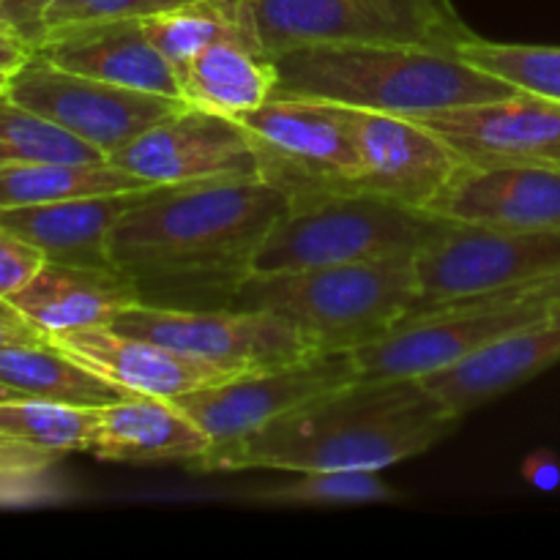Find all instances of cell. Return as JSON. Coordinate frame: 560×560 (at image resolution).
<instances>
[{"instance_id": "1", "label": "cell", "mask_w": 560, "mask_h": 560, "mask_svg": "<svg viewBox=\"0 0 560 560\" xmlns=\"http://www.w3.org/2000/svg\"><path fill=\"white\" fill-rule=\"evenodd\" d=\"M288 208V191L262 178L153 186L113 228L109 257L142 304L219 310Z\"/></svg>"}, {"instance_id": "2", "label": "cell", "mask_w": 560, "mask_h": 560, "mask_svg": "<svg viewBox=\"0 0 560 560\" xmlns=\"http://www.w3.org/2000/svg\"><path fill=\"white\" fill-rule=\"evenodd\" d=\"M459 424L421 381H353L191 459L195 474L386 470L419 457Z\"/></svg>"}, {"instance_id": "3", "label": "cell", "mask_w": 560, "mask_h": 560, "mask_svg": "<svg viewBox=\"0 0 560 560\" xmlns=\"http://www.w3.org/2000/svg\"><path fill=\"white\" fill-rule=\"evenodd\" d=\"M271 60L277 69L271 96L312 98L408 118L517 93L512 82L476 69L452 49L424 44H301Z\"/></svg>"}, {"instance_id": "4", "label": "cell", "mask_w": 560, "mask_h": 560, "mask_svg": "<svg viewBox=\"0 0 560 560\" xmlns=\"http://www.w3.org/2000/svg\"><path fill=\"white\" fill-rule=\"evenodd\" d=\"M419 304L416 255L244 279L235 310H266L295 328L310 353L359 350L392 334Z\"/></svg>"}, {"instance_id": "5", "label": "cell", "mask_w": 560, "mask_h": 560, "mask_svg": "<svg viewBox=\"0 0 560 560\" xmlns=\"http://www.w3.org/2000/svg\"><path fill=\"white\" fill-rule=\"evenodd\" d=\"M452 228L448 219L370 191L293 197L252 260V273L306 271L383 257L421 255Z\"/></svg>"}, {"instance_id": "6", "label": "cell", "mask_w": 560, "mask_h": 560, "mask_svg": "<svg viewBox=\"0 0 560 560\" xmlns=\"http://www.w3.org/2000/svg\"><path fill=\"white\" fill-rule=\"evenodd\" d=\"M268 58L301 44L392 42L457 49L474 36L452 0H246Z\"/></svg>"}, {"instance_id": "7", "label": "cell", "mask_w": 560, "mask_h": 560, "mask_svg": "<svg viewBox=\"0 0 560 560\" xmlns=\"http://www.w3.org/2000/svg\"><path fill=\"white\" fill-rule=\"evenodd\" d=\"M260 159V178L293 197L353 191L361 175L348 107L271 96L238 115Z\"/></svg>"}, {"instance_id": "8", "label": "cell", "mask_w": 560, "mask_h": 560, "mask_svg": "<svg viewBox=\"0 0 560 560\" xmlns=\"http://www.w3.org/2000/svg\"><path fill=\"white\" fill-rule=\"evenodd\" d=\"M547 312L550 306L498 293L416 312L383 339L353 350L359 381H421Z\"/></svg>"}, {"instance_id": "9", "label": "cell", "mask_w": 560, "mask_h": 560, "mask_svg": "<svg viewBox=\"0 0 560 560\" xmlns=\"http://www.w3.org/2000/svg\"><path fill=\"white\" fill-rule=\"evenodd\" d=\"M419 304L410 315L454 301L523 288L560 273V230L457 228L416 255ZM408 315V317H410Z\"/></svg>"}, {"instance_id": "10", "label": "cell", "mask_w": 560, "mask_h": 560, "mask_svg": "<svg viewBox=\"0 0 560 560\" xmlns=\"http://www.w3.org/2000/svg\"><path fill=\"white\" fill-rule=\"evenodd\" d=\"M5 93L22 107L96 145L107 159L186 104L184 98L120 88L60 69L38 52L11 71Z\"/></svg>"}, {"instance_id": "11", "label": "cell", "mask_w": 560, "mask_h": 560, "mask_svg": "<svg viewBox=\"0 0 560 560\" xmlns=\"http://www.w3.org/2000/svg\"><path fill=\"white\" fill-rule=\"evenodd\" d=\"M109 328L126 337L151 339L230 372H257L312 355L295 328L266 310H173L135 304L120 312Z\"/></svg>"}, {"instance_id": "12", "label": "cell", "mask_w": 560, "mask_h": 560, "mask_svg": "<svg viewBox=\"0 0 560 560\" xmlns=\"http://www.w3.org/2000/svg\"><path fill=\"white\" fill-rule=\"evenodd\" d=\"M353 381H359V366L350 350L312 353L282 366L241 372L217 386L180 394L173 402L211 438V446H222Z\"/></svg>"}, {"instance_id": "13", "label": "cell", "mask_w": 560, "mask_h": 560, "mask_svg": "<svg viewBox=\"0 0 560 560\" xmlns=\"http://www.w3.org/2000/svg\"><path fill=\"white\" fill-rule=\"evenodd\" d=\"M109 164L151 186L260 178L252 137L230 115L184 104L151 129L109 153Z\"/></svg>"}, {"instance_id": "14", "label": "cell", "mask_w": 560, "mask_h": 560, "mask_svg": "<svg viewBox=\"0 0 560 560\" xmlns=\"http://www.w3.org/2000/svg\"><path fill=\"white\" fill-rule=\"evenodd\" d=\"M348 120L361 159L353 191L427 208L463 164V156L419 118L348 107Z\"/></svg>"}, {"instance_id": "15", "label": "cell", "mask_w": 560, "mask_h": 560, "mask_svg": "<svg viewBox=\"0 0 560 560\" xmlns=\"http://www.w3.org/2000/svg\"><path fill=\"white\" fill-rule=\"evenodd\" d=\"M427 211L465 228L560 230V164L463 162Z\"/></svg>"}, {"instance_id": "16", "label": "cell", "mask_w": 560, "mask_h": 560, "mask_svg": "<svg viewBox=\"0 0 560 560\" xmlns=\"http://www.w3.org/2000/svg\"><path fill=\"white\" fill-rule=\"evenodd\" d=\"M470 164H560V102L517 91L419 115Z\"/></svg>"}, {"instance_id": "17", "label": "cell", "mask_w": 560, "mask_h": 560, "mask_svg": "<svg viewBox=\"0 0 560 560\" xmlns=\"http://www.w3.org/2000/svg\"><path fill=\"white\" fill-rule=\"evenodd\" d=\"M52 342L96 375L107 377L109 383L126 388L129 394H142V397L175 399L180 394L217 386V383L241 375V372H230L211 361L164 348L151 339L126 337L109 326L55 334Z\"/></svg>"}, {"instance_id": "18", "label": "cell", "mask_w": 560, "mask_h": 560, "mask_svg": "<svg viewBox=\"0 0 560 560\" xmlns=\"http://www.w3.org/2000/svg\"><path fill=\"white\" fill-rule=\"evenodd\" d=\"M556 364H560V306H550L547 315L503 334L459 364L421 377V383L463 419Z\"/></svg>"}, {"instance_id": "19", "label": "cell", "mask_w": 560, "mask_h": 560, "mask_svg": "<svg viewBox=\"0 0 560 560\" xmlns=\"http://www.w3.org/2000/svg\"><path fill=\"white\" fill-rule=\"evenodd\" d=\"M33 52L60 69L135 91L184 98L180 80L142 31L140 20L91 22L49 31Z\"/></svg>"}, {"instance_id": "20", "label": "cell", "mask_w": 560, "mask_h": 560, "mask_svg": "<svg viewBox=\"0 0 560 560\" xmlns=\"http://www.w3.org/2000/svg\"><path fill=\"white\" fill-rule=\"evenodd\" d=\"M131 189L115 195L74 197V200L42 202V206L0 208V228L47 255L49 262L82 268H115L109 257V235L126 211L151 191Z\"/></svg>"}, {"instance_id": "21", "label": "cell", "mask_w": 560, "mask_h": 560, "mask_svg": "<svg viewBox=\"0 0 560 560\" xmlns=\"http://www.w3.org/2000/svg\"><path fill=\"white\" fill-rule=\"evenodd\" d=\"M9 301L49 339L77 328L109 326L120 312L142 304L131 279L118 268H82L49 260Z\"/></svg>"}, {"instance_id": "22", "label": "cell", "mask_w": 560, "mask_h": 560, "mask_svg": "<svg viewBox=\"0 0 560 560\" xmlns=\"http://www.w3.org/2000/svg\"><path fill=\"white\" fill-rule=\"evenodd\" d=\"M211 448V438L173 399L131 397L98 408L88 454L104 463H191Z\"/></svg>"}, {"instance_id": "23", "label": "cell", "mask_w": 560, "mask_h": 560, "mask_svg": "<svg viewBox=\"0 0 560 560\" xmlns=\"http://www.w3.org/2000/svg\"><path fill=\"white\" fill-rule=\"evenodd\" d=\"M277 88L273 60L252 31L228 33L208 44L180 82L184 102L211 113L238 115L268 102Z\"/></svg>"}, {"instance_id": "24", "label": "cell", "mask_w": 560, "mask_h": 560, "mask_svg": "<svg viewBox=\"0 0 560 560\" xmlns=\"http://www.w3.org/2000/svg\"><path fill=\"white\" fill-rule=\"evenodd\" d=\"M0 383L25 397L80 405V408H104L131 397L126 388L88 370L55 342L0 348Z\"/></svg>"}, {"instance_id": "25", "label": "cell", "mask_w": 560, "mask_h": 560, "mask_svg": "<svg viewBox=\"0 0 560 560\" xmlns=\"http://www.w3.org/2000/svg\"><path fill=\"white\" fill-rule=\"evenodd\" d=\"M148 186L151 184L109 162L9 164L0 167V208L42 206V202L115 195V191L148 189Z\"/></svg>"}, {"instance_id": "26", "label": "cell", "mask_w": 560, "mask_h": 560, "mask_svg": "<svg viewBox=\"0 0 560 560\" xmlns=\"http://www.w3.org/2000/svg\"><path fill=\"white\" fill-rule=\"evenodd\" d=\"M140 25L180 82L208 44L228 33H255L246 0H189L175 9L142 16Z\"/></svg>"}, {"instance_id": "27", "label": "cell", "mask_w": 560, "mask_h": 560, "mask_svg": "<svg viewBox=\"0 0 560 560\" xmlns=\"http://www.w3.org/2000/svg\"><path fill=\"white\" fill-rule=\"evenodd\" d=\"M98 408L20 397L0 402V443L58 459L88 452L96 432Z\"/></svg>"}, {"instance_id": "28", "label": "cell", "mask_w": 560, "mask_h": 560, "mask_svg": "<svg viewBox=\"0 0 560 560\" xmlns=\"http://www.w3.org/2000/svg\"><path fill=\"white\" fill-rule=\"evenodd\" d=\"M49 162H109L107 153L71 135L63 126L16 104L9 93H0V167L9 164Z\"/></svg>"}, {"instance_id": "29", "label": "cell", "mask_w": 560, "mask_h": 560, "mask_svg": "<svg viewBox=\"0 0 560 560\" xmlns=\"http://www.w3.org/2000/svg\"><path fill=\"white\" fill-rule=\"evenodd\" d=\"M454 52L463 60L512 82L517 91L560 102V47L545 44H498L474 33L457 44Z\"/></svg>"}, {"instance_id": "30", "label": "cell", "mask_w": 560, "mask_h": 560, "mask_svg": "<svg viewBox=\"0 0 560 560\" xmlns=\"http://www.w3.org/2000/svg\"><path fill=\"white\" fill-rule=\"evenodd\" d=\"M255 498L282 506H361L388 503L397 492L381 479V470H306L284 485L255 492Z\"/></svg>"}, {"instance_id": "31", "label": "cell", "mask_w": 560, "mask_h": 560, "mask_svg": "<svg viewBox=\"0 0 560 560\" xmlns=\"http://www.w3.org/2000/svg\"><path fill=\"white\" fill-rule=\"evenodd\" d=\"M180 3H189V0H55L44 14V36L49 31L91 25V22L142 20V16L175 9Z\"/></svg>"}, {"instance_id": "32", "label": "cell", "mask_w": 560, "mask_h": 560, "mask_svg": "<svg viewBox=\"0 0 560 560\" xmlns=\"http://www.w3.org/2000/svg\"><path fill=\"white\" fill-rule=\"evenodd\" d=\"M44 266H47V255L38 246L0 228V299L20 293Z\"/></svg>"}, {"instance_id": "33", "label": "cell", "mask_w": 560, "mask_h": 560, "mask_svg": "<svg viewBox=\"0 0 560 560\" xmlns=\"http://www.w3.org/2000/svg\"><path fill=\"white\" fill-rule=\"evenodd\" d=\"M55 0H0V27L25 38L33 49L44 38V14Z\"/></svg>"}, {"instance_id": "34", "label": "cell", "mask_w": 560, "mask_h": 560, "mask_svg": "<svg viewBox=\"0 0 560 560\" xmlns=\"http://www.w3.org/2000/svg\"><path fill=\"white\" fill-rule=\"evenodd\" d=\"M14 345H52V339L27 320L9 299H0V348H14Z\"/></svg>"}, {"instance_id": "35", "label": "cell", "mask_w": 560, "mask_h": 560, "mask_svg": "<svg viewBox=\"0 0 560 560\" xmlns=\"http://www.w3.org/2000/svg\"><path fill=\"white\" fill-rule=\"evenodd\" d=\"M523 476L536 490L552 492L560 487V463L550 452H534L523 463Z\"/></svg>"}, {"instance_id": "36", "label": "cell", "mask_w": 560, "mask_h": 560, "mask_svg": "<svg viewBox=\"0 0 560 560\" xmlns=\"http://www.w3.org/2000/svg\"><path fill=\"white\" fill-rule=\"evenodd\" d=\"M52 459L42 457V454L22 452V448H11L0 443V476H27L44 470Z\"/></svg>"}, {"instance_id": "37", "label": "cell", "mask_w": 560, "mask_h": 560, "mask_svg": "<svg viewBox=\"0 0 560 560\" xmlns=\"http://www.w3.org/2000/svg\"><path fill=\"white\" fill-rule=\"evenodd\" d=\"M498 295H503V299H525L541 306H560V273H556V277L539 279V282L523 284V288L503 290V293Z\"/></svg>"}, {"instance_id": "38", "label": "cell", "mask_w": 560, "mask_h": 560, "mask_svg": "<svg viewBox=\"0 0 560 560\" xmlns=\"http://www.w3.org/2000/svg\"><path fill=\"white\" fill-rule=\"evenodd\" d=\"M33 55V47L16 33L0 27V71H16Z\"/></svg>"}, {"instance_id": "39", "label": "cell", "mask_w": 560, "mask_h": 560, "mask_svg": "<svg viewBox=\"0 0 560 560\" xmlns=\"http://www.w3.org/2000/svg\"><path fill=\"white\" fill-rule=\"evenodd\" d=\"M20 397H25V394L14 392V388H9V386H3V383H0V402H3V399H20Z\"/></svg>"}, {"instance_id": "40", "label": "cell", "mask_w": 560, "mask_h": 560, "mask_svg": "<svg viewBox=\"0 0 560 560\" xmlns=\"http://www.w3.org/2000/svg\"><path fill=\"white\" fill-rule=\"evenodd\" d=\"M9 71H0V93L5 91V85H9Z\"/></svg>"}]
</instances>
